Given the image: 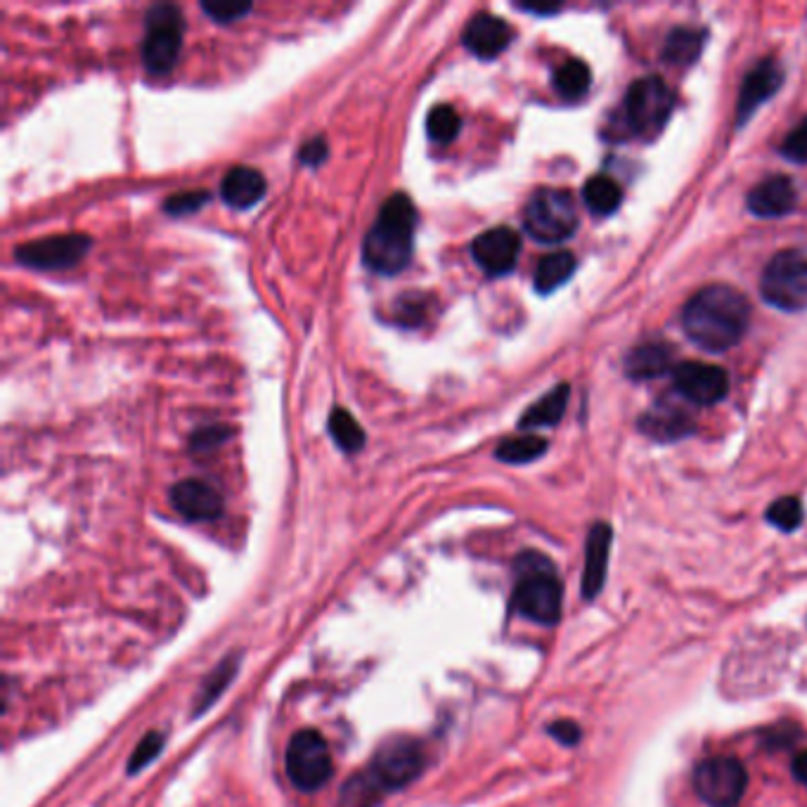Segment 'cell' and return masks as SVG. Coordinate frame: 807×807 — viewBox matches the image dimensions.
Returning a JSON list of instances; mask_svg holds the SVG:
<instances>
[{"instance_id": "obj_1", "label": "cell", "mask_w": 807, "mask_h": 807, "mask_svg": "<svg viewBox=\"0 0 807 807\" xmlns=\"http://www.w3.org/2000/svg\"><path fill=\"white\" fill-rule=\"evenodd\" d=\"M748 298L727 284H711V287L699 290L682 311L684 334L711 353L736 346L748 332Z\"/></svg>"}, {"instance_id": "obj_2", "label": "cell", "mask_w": 807, "mask_h": 807, "mask_svg": "<svg viewBox=\"0 0 807 807\" xmlns=\"http://www.w3.org/2000/svg\"><path fill=\"white\" fill-rule=\"evenodd\" d=\"M425 767V748L410 736H396L384 744L369 765L353 775L342 794L344 807H375L381 798L406 788Z\"/></svg>"}, {"instance_id": "obj_3", "label": "cell", "mask_w": 807, "mask_h": 807, "mask_svg": "<svg viewBox=\"0 0 807 807\" xmlns=\"http://www.w3.org/2000/svg\"><path fill=\"white\" fill-rule=\"evenodd\" d=\"M417 228V209L412 199L402 192L384 201L377 221L369 228L363 242V263L373 273L396 275L406 271L412 259Z\"/></svg>"}, {"instance_id": "obj_4", "label": "cell", "mask_w": 807, "mask_h": 807, "mask_svg": "<svg viewBox=\"0 0 807 807\" xmlns=\"http://www.w3.org/2000/svg\"><path fill=\"white\" fill-rule=\"evenodd\" d=\"M514 590L510 609L537 626H557L562 618L564 587L557 568L545 554L528 549L514 562Z\"/></svg>"}, {"instance_id": "obj_5", "label": "cell", "mask_w": 807, "mask_h": 807, "mask_svg": "<svg viewBox=\"0 0 807 807\" xmlns=\"http://www.w3.org/2000/svg\"><path fill=\"white\" fill-rule=\"evenodd\" d=\"M524 228L541 244H562L574 238L578 228V207L574 195L554 188L533 192L524 209Z\"/></svg>"}, {"instance_id": "obj_6", "label": "cell", "mask_w": 807, "mask_h": 807, "mask_svg": "<svg viewBox=\"0 0 807 807\" xmlns=\"http://www.w3.org/2000/svg\"><path fill=\"white\" fill-rule=\"evenodd\" d=\"M761 294L769 306L786 313L807 311V256L803 251H779L765 265Z\"/></svg>"}, {"instance_id": "obj_7", "label": "cell", "mask_w": 807, "mask_h": 807, "mask_svg": "<svg viewBox=\"0 0 807 807\" xmlns=\"http://www.w3.org/2000/svg\"><path fill=\"white\" fill-rule=\"evenodd\" d=\"M182 14L176 6H155L147 10L143 64L153 76H164L176 66L182 48Z\"/></svg>"}, {"instance_id": "obj_8", "label": "cell", "mask_w": 807, "mask_h": 807, "mask_svg": "<svg viewBox=\"0 0 807 807\" xmlns=\"http://www.w3.org/2000/svg\"><path fill=\"white\" fill-rule=\"evenodd\" d=\"M672 107H675V95H672L668 83L659 76H644L628 88L623 109L632 133L656 138L665 128Z\"/></svg>"}, {"instance_id": "obj_9", "label": "cell", "mask_w": 807, "mask_h": 807, "mask_svg": "<svg viewBox=\"0 0 807 807\" xmlns=\"http://www.w3.org/2000/svg\"><path fill=\"white\" fill-rule=\"evenodd\" d=\"M287 777L304 794L321 792L334 777L332 751L325 736L315 730H301L287 748Z\"/></svg>"}, {"instance_id": "obj_10", "label": "cell", "mask_w": 807, "mask_h": 807, "mask_svg": "<svg viewBox=\"0 0 807 807\" xmlns=\"http://www.w3.org/2000/svg\"><path fill=\"white\" fill-rule=\"evenodd\" d=\"M746 767L732 755H715L701 761L694 769V792L711 807H736L746 794Z\"/></svg>"}, {"instance_id": "obj_11", "label": "cell", "mask_w": 807, "mask_h": 807, "mask_svg": "<svg viewBox=\"0 0 807 807\" xmlns=\"http://www.w3.org/2000/svg\"><path fill=\"white\" fill-rule=\"evenodd\" d=\"M93 240L88 234L70 232L53 234V238L33 240L14 249L17 263L27 268H39V271H60V268H72L88 254Z\"/></svg>"}, {"instance_id": "obj_12", "label": "cell", "mask_w": 807, "mask_h": 807, "mask_svg": "<svg viewBox=\"0 0 807 807\" xmlns=\"http://www.w3.org/2000/svg\"><path fill=\"white\" fill-rule=\"evenodd\" d=\"M678 394L694 406H715L730 391V375L709 363H682L672 373Z\"/></svg>"}, {"instance_id": "obj_13", "label": "cell", "mask_w": 807, "mask_h": 807, "mask_svg": "<svg viewBox=\"0 0 807 807\" xmlns=\"http://www.w3.org/2000/svg\"><path fill=\"white\" fill-rule=\"evenodd\" d=\"M518 251H521L518 232L507 226L485 230L472 242L474 261L479 263L483 273L493 275V277L507 275L514 271Z\"/></svg>"}, {"instance_id": "obj_14", "label": "cell", "mask_w": 807, "mask_h": 807, "mask_svg": "<svg viewBox=\"0 0 807 807\" xmlns=\"http://www.w3.org/2000/svg\"><path fill=\"white\" fill-rule=\"evenodd\" d=\"M692 429L694 417L678 398H661L640 419V431L661 443L684 439V436L692 433Z\"/></svg>"}, {"instance_id": "obj_15", "label": "cell", "mask_w": 807, "mask_h": 807, "mask_svg": "<svg viewBox=\"0 0 807 807\" xmlns=\"http://www.w3.org/2000/svg\"><path fill=\"white\" fill-rule=\"evenodd\" d=\"M462 43L481 60H493L512 43V27L497 14L479 12L462 31Z\"/></svg>"}, {"instance_id": "obj_16", "label": "cell", "mask_w": 807, "mask_h": 807, "mask_svg": "<svg viewBox=\"0 0 807 807\" xmlns=\"http://www.w3.org/2000/svg\"><path fill=\"white\" fill-rule=\"evenodd\" d=\"M174 510L188 521H213L223 514V497L201 479H182L171 488Z\"/></svg>"}, {"instance_id": "obj_17", "label": "cell", "mask_w": 807, "mask_h": 807, "mask_svg": "<svg viewBox=\"0 0 807 807\" xmlns=\"http://www.w3.org/2000/svg\"><path fill=\"white\" fill-rule=\"evenodd\" d=\"M782 81L784 72L779 62L763 60L758 66H753L744 78L742 93H738V107H736L738 126H744L753 116V112L782 88Z\"/></svg>"}, {"instance_id": "obj_18", "label": "cell", "mask_w": 807, "mask_h": 807, "mask_svg": "<svg viewBox=\"0 0 807 807\" xmlns=\"http://www.w3.org/2000/svg\"><path fill=\"white\" fill-rule=\"evenodd\" d=\"M796 201H798V192H796L794 180L786 176H772L755 185L746 199V205L753 216L779 218V216L792 213L796 209Z\"/></svg>"}, {"instance_id": "obj_19", "label": "cell", "mask_w": 807, "mask_h": 807, "mask_svg": "<svg viewBox=\"0 0 807 807\" xmlns=\"http://www.w3.org/2000/svg\"><path fill=\"white\" fill-rule=\"evenodd\" d=\"M611 543H614V531L609 524H595L590 535H587L585 570H583V597L585 599H595L601 593L604 580H607Z\"/></svg>"}, {"instance_id": "obj_20", "label": "cell", "mask_w": 807, "mask_h": 807, "mask_svg": "<svg viewBox=\"0 0 807 807\" xmlns=\"http://www.w3.org/2000/svg\"><path fill=\"white\" fill-rule=\"evenodd\" d=\"M265 195V178L259 168L234 166L221 180V197L232 209H249Z\"/></svg>"}, {"instance_id": "obj_21", "label": "cell", "mask_w": 807, "mask_h": 807, "mask_svg": "<svg viewBox=\"0 0 807 807\" xmlns=\"http://www.w3.org/2000/svg\"><path fill=\"white\" fill-rule=\"evenodd\" d=\"M672 363V353L665 344L651 342L642 344L628 353L626 358V375L635 381H649L665 375Z\"/></svg>"}, {"instance_id": "obj_22", "label": "cell", "mask_w": 807, "mask_h": 807, "mask_svg": "<svg viewBox=\"0 0 807 807\" xmlns=\"http://www.w3.org/2000/svg\"><path fill=\"white\" fill-rule=\"evenodd\" d=\"M576 273V256L570 251H552V254L537 261L533 284L537 294L557 292L562 284Z\"/></svg>"}, {"instance_id": "obj_23", "label": "cell", "mask_w": 807, "mask_h": 807, "mask_svg": "<svg viewBox=\"0 0 807 807\" xmlns=\"http://www.w3.org/2000/svg\"><path fill=\"white\" fill-rule=\"evenodd\" d=\"M568 396H570L568 384H559L557 389H552L549 394H545L541 400L533 402V406L524 415H521L518 427L521 429H537V427L559 425L564 412H566V406H568Z\"/></svg>"}, {"instance_id": "obj_24", "label": "cell", "mask_w": 807, "mask_h": 807, "mask_svg": "<svg viewBox=\"0 0 807 807\" xmlns=\"http://www.w3.org/2000/svg\"><path fill=\"white\" fill-rule=\"evenodd\" d=\"M703 43H705V31L692 29V27H678V29H672L670 36L665 39L663 57L670 64L687 66L699 60Z\"/></svg>"}, {"instance_id": "obj_25", "label": "cell", "mask_w": 807, "mask_h": 807, "mask_svg": "<svg viewBox=\"0 0 807 807\" xmlns=\"http://www.w3.org/2000/svg\"><path fill=\"white\" fill-rule=\"evenodd\" d=\"M238 668H240V656H230V659L218 663L211 672L209 678L205 680V684L199 687V694H197V701H195V717H199L201 713H207L211 705L221 699V694L228 689V684L232 682V678L238 675Z\"/></svg>"}, {"instance_id": "obj_26", "label": "cell", "mask_w": 807, "mask_h": 807, "mask_svg": "<svg viewBox=\"0 0 807 807\" xmlns=\"http://www.w3.org/2000/svg\"><path fill=\"white\" fill-rule=\"evenodd\" d=\"M583 199L593 213L611 216L620 207V201H623V190H620V185L611 176L599 174L585 182Z\"/></svg>"}, {"instance_id": "obj_27", "label": "cell", "mask_w": 807, "mask_h": 807, "mask_svg": "<svg viewBox=\"0 0 807 807\" xmlns=\"http://www.w3.org/2000/svg\"><path fill=\"white\" fill-rule=\"evenodd\" d=\"M590 83H593L590 66L580 60H568L554 72V91H557L564 99H580L587 91H590Z\"/></svg>"}, {"instance_id": "obj_28", "label": "cell", "mask_w": 807, "mask_h": 807, "mask_svg": "<svg viewBox=\"0 0 807 807\" xmlns=\"http://www.w3.org/2000/svg\"><path fill=\"white\" fill-rule=\"evenodd\" d=\"M547 450V441L541 436H514V439H504L495 448V458L507 464H528L537 458H543Z\"/></svg>"}, {"instance_id": "obj_29", "label": "cell", "mask_w": 807, "mask_h": 807, "mask_svg": "<svg viewBox=\"0 0 807 807\" xmlns=\"http://www.w3.org/2000/svg\"><path fill=\"white\" fill-rule=\"evenodd\" d=\"M327 427H329L334 443L339 446L344 452H358L365 446V431L346 408H334L329 412Z\"/></svg>"}, {"instance_id": "obj_30", "label": "cell", "mask_w": 807, "mask_h": 807, "mask_svg": "<svg viewBox=\"0 0 807 807\" xmlns=\"http://www.w3.org/2000/svg\"><path fill=\"white\" fill-rule=\"evenodd\" d=\"M460 128H462V119L455 112V107H450V105L431 107V112L427 116V133L433 143H439V145L452 143L458 138Z\"/></svg>"}, {"instance_id": "obj_31", "label": "cell", "mask_w": 807, "mask_h": 807, "mask_svg": "<svg viewBox=\"0 0 807 807\" xmlns=\"http://www.w3.org/2000/svg\"><path fill=\"white\" fill-rule=\"evenodd\" d=\"M803 504L798 497H779L777 502L769 504V510L765 512V518L769 521L772 526L792 533L803 524Z\"/></svg>"}, {"instance_id": "obj_32", "label": "cell", "mask_w": 807, "mask_h": 807, "mask_svg": "<svg viewBox=\"0 0 807 807\" xmlns=\"http://www.w3.org/2000/svg\"><path fill=\"white\" fill-rule=\"evenodd\" d=\"M161 748H164V734H159V732L145 734L143 742L138 744V748L133 751V755H130L128 775H136V772L147 767L161 753Z\"/></svg>"}, {"instance_id": "obj_33", "label": "cell", "mask_w": 807, "mask_h": 807, "mask_svg": "<svg viewBox=\"0 0 807 807\" xmlns=\"http://www.w3.org/2000/svg\"><path fill=\"white\" fill-rule=\"evenodd\" d=\"M209 195L205 190H185L178 192L174 197H168L164 201V211L171 216H185V213H195L201 209V205H207Z\"/></svg>"}, {"instance_id": "obj_34", "label": "cell", "mask_w": 807, "mask_h": 807, "mask_svg": "<svg viewBox=\"0 0 807 807\" xmlns=\"http://www.w3.org/2000/svg\"><path fill=\"white\" fill-rule=\"evenodd\" d=\"M230 433H232V429H230V427H226V425H211V427H205V429H199V431H195V433H192L190 448H192L195 452H207V450H213V448H218L221 443H226V441L230 439Z\"/></svg>"}, {"instance_id": "obj_35", "label": "cell", "mask_w": 807, "mask_h": 807, "mask_svg": "<svg viewBox=\"0 0 807 807\" xmlns=\"http://www.w3.org/2000/svg\"><path fill=\"white\" fill-rule=\"evenodd\" d=\"M782 155L794 164H807V119H803L782 145Z\"/></svg>"}, {"instance_id": "obj_36", "label": "cell", "mask_w": 807, "mask_h": 807, "mask_svg": "<svg viewBox=\"0 0 807 807\" xmlns=\"http://www.w3.org/2000/svg\"><path fill=\"white\" fill-rule=\"evenodd\" d=\"M398 308H400V321L406 325H419L425 321V311H427V304L422 301V296L419 294H410V296H402L400 301H396Z\"/></svg>"}, {"instance_id": "obj_37", "label": "cell", "mask_w": 807, "mask_h": 807, "mask_svg": "<svg viewBox=\"0 0 807 807\" xmlns=\"http://www.w3.org/2000/svg\"><path fill=\"white\" fill-rule=\"evenodd\" d=\"M201 10H205L213 22H238L242 20L244 14L251 12V6L242 3V6H213V3H201Z\"/></svg>"}, {"instance_id": "obj_38", "label": "cell", "mask_w": 807, "mask_h": 807, "mask_svg": "<svg viewBox=\"0 0 807 807\" xmlns=\"http://www.w3.org/2000/svg\"><path fill=\"white\" fill-rule=\"evenodd\" d=\"M327 153H329L327 140H325L323 136H315V138H311L308 143L301 145V153H298V157H301V161H304L306 166L315 168V166H321V164L327 159Z\"/></svg>"}, {"instance_id": "obj_39", "label": "cell", "mask_w": 807, "mask_h": 807, "mask_svg": "<svg viewBox=\"0 0 807 807\" xmlns=\"http://www.w3.org/2000/svg\"><path fill=\"white\" fill-rule=\"evenodd\" d=\"M547 732L554 738H557L559 744H564V746H576L580 742V736H583L580 727L576 725L574 720H557V722H552V725L547 727Z\"/></svg>"}, {"instance_id": "obj_40", "label": "cell", "mask_w": 807, "mask_h": 807, "mask_svg": "<svg viewBox=\"0 0 807 807\" xmlns=\"http://www.w3.org/2000/svg\"><path fill=\"white\" fill-rule=\"evenodd\" d=\"M792 769H794V777H796L800 784H805V786H807V751H803V753H798V755H796Z\"/></svg>"}]
</instances>
